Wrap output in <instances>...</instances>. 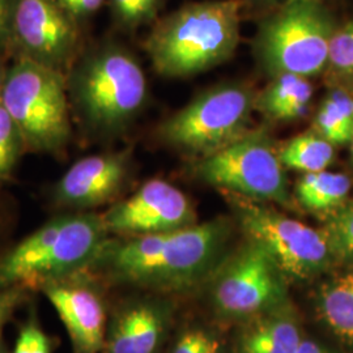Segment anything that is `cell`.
<instances>
[{
  "instance_id": "7a4b0ae2",
  "label": "cell",
  "mask_w": 353,
  "mask_h": 353,
  "mask_svg": "<svg viewBox=\"0 0 353 353\" xmlns=\"http://www.w3.org/2000/svg\"><path fill=\"white\" fill-rule=\"evenodd\" d=\"M71 113L90 135L125 130L147 100V79L137 58L117 45L80 54L65 75Z\"/></svg>"
},
{
  "instance_id": "d4e9b609",
  "label": "cell",
  "mask_w": 353,
  "mask_h": 353,
  "mask_svg": "<svg viewBox=\"0 0 353 353\" xmlns=\"http://www.w3.org/2000/svg\"><path fill=\"white\" fill-rule=\"evenodd\" d=\"M172 353H221V344L212 332L190 328L178 338Z\"/></svg>"
},
{
  "instance_id": "d6a6232c",
  "label": "cell",
  "mask_w": 353,
  "mask_h": 353,
  "mask_svg": "<svg viewBox=\"0 0 353 353\" xmlns=\"http://www.w3.org/2000/svg\"><path fill=\"white\" fill-rule=\"evenodd\" d=\"M0 58H3V57H0ZM6 76H7V71L4 70L1 61H0V101H1V94H3L4 84H6Z\"/></svg>"
},
{
  "instance_id": "8992f818",
  "label": "cell",
  "mask_w": 353,
  "mask_h": 353,
  "mask_svg": "<svg viewBox=\"0 0 353 353\" xmlns=\"http://www.w3.org/2000/svg\"><path fill=\"white\" fill-rule=\"evenodd\" d=\"M336 23L322 0H287L261 24L255 51L270 75L319 74Z\"/></svg>"
},
{
  "instance_id": "ac0fdd59",
  "label": "cell",
  "mask_w": 353,
  "mask_h": 353,
  "mask_svg": "<svg viewBox=\"0 0 353 353\" xmlns=\"http://www.w3.org/2000/svg\"><path fill=\"white\" fill-rule=\"evenodd\" d=\"M318 312L341 341L353 347V272L325 283L318 293Z\"/></svg>"
},
{
  "instance_id": "9c48e42d",
  "label": "cell",
  "mask_w": 353,
  "mask_h": 353,
  "mask_svg": "<svg viewBox=\"0 0 353 353\" xmlns=\"http://www.w3.org/2000/svg\"><path fill=\"white\" fill-rule=\"evenodd\" d=\"M234 196L233 203L243 232L249 240L265 248L285 278L309 280L327 270L334 256L322 230L287 217L261 202Z\"/></svg>"
},
{
  "instance_id": "277c9868",
  "label": "cell",
  "mask_w": 353,
  "mask_h": 353,
  "mask_svg": "<svg viewBox=\"0 0 353 353\" xmlns=\"http://www.w3.org/2000/svg\"><path fill=\"white\" fill-rule=\"evenodd\" d=\"M109 240L102 216L61 214L0 256V288H38L88 270Z\"/></svg>"
},
{
  "instance_id": "83f0119b",
  "label": "cell",
  "mask_w": 353,
  "mask_h": 353,
  "mask_svg": "<svg viewBox=\"0 0 353 353\" xmlns=\"http://www.w3.org/2000/svg\"><path fill=\"white\" fill-rule=\"evenodd\" d=\"M13 1L0 0V57L12 50Z\"/></svg>"
},
{
  "instance_id": "f1b7e54d",
  "label": "cell",
  "mask_w": 353,
  "mask_h": 353,
  "mask_svg": "<svg viewBox=\"0 0 353 353\" xmlns=\"http://www.w3.org/2000/svg\"><path fill=\"white\" fill-rule=\"evenodd\" d=\"M72 17H83L96 12L103 0H57Z\"/></svg>"
},
{
  "instance_id": "ffe728a7",
  "label": "cell",
  "mask_w": 353,
  "mask_h": 353,
  "mask_svg": "<svg viewBox=\"0 0 353 353\" xmlns=\"http://www.w3.org/2000/svg\"><path fill=\"white\" fill-rule=\"evenodd\" d=\"M314 131L335 145L350 144L353 135V97L341 89L330 92L321 103Z\"/></svg>"
},
{
  "instance_id": "30bf717a",
  "label": "cell",
  "mask_w": 353,
  "mask_h": 353,
  "mask_svg": "<svg viewBox=\"0 0 353 353\" xmlns=\"http://www.w3.org/2000/svg\"><path fill=\"white\" fill-rule=\"evenodd\" d=\"M284 279L265 248L249 240L217 272L212 288L214 307L230 318L265 313L285 301Z\"/></svg>"
},
{
  "instance_id": "6da1fadb",
  "label": "cell",
  "mask_w": 353,
  "mask_h": 353,
  "mask_svg": "<svg viewBox=\"0 0 353 353\" xmlns=\"http://www.w3.org/2000/svg\"><path fill=\"white\" fill-rule=\"evenodd\" d=\"M224 220L170 232L106 241L88 270L123 284L157 290H182L205 278L224 252Z\"/></svg>"
},
{
  "instance_id": "d6986e66",
  "label": "cell",
  "mask_w": 353,
  "mask_h": 353,
  "mask_svg": "<svg viewBox=\"0 0 353 353\" xmlns=\"http://www.w3.org/2000/svg\"><path fill=\"white\" fill-rule=\"evenodd\" d=\"M351 186L350 176L343 173H303L296 185V198L309 211L330 214L347 201Z\"/></svg>"
},
{
  "instance_id": "4316f807",
  "label": "cell",
  "mask_w": 353,
  "mask_h": 353,
  "mask_svg": "<svg viewBox=\"0 0 353 353\" xmlns=\"http://www.w3.org/2000/svg\"><path fill=\"white\" fill-rule=\"evenodd\" d=\"M24 290L26 288L23 287L0 288V335L10 316H12L17 306L24 301Z\"/></svg>"
},
{
  "instance_id": "836d02e7",
  "label": "cell",
  "mask_w": 353,
  "mask_h": 353,
  "mask_svg": "<svg viewBox=\"0 0 353 353\" xmlns=\"http://www.w3.org/2000/svg\"><path fill=\"white\" fill-rule=\"evenodd\" d=\"M350 145H351V163L353 165V135L352 139H351V143H350Z\"/></svg>"
},
{
  "instance_id": "7402d4cb",
  "label": "cell",
  "mask_w": 353,
  "mask_h": 353,
  "mask_svg": "<svg viewBox=\"0 0 353 353\" xmlns=\"http://www.w3.org/2000/svg\"><path fill=\"white\" fill-rule=\"evenodd\" d=\"M321 230L327 240L334 259L353 261V199L345 201L330 212Z\"/></svg>"
},
{
  "instance_id": "7c38bea8",
  "label": "cell",
  "mask_w": 353,
  "mask_h": 353,
  "mask_svg": "<svg viewBox=\"0 0 353 353\" xmlns=\"http://www.w3.org/2000/svg\"><path fill=\"white\" fill-rule=\"evenodd\" d=\"M109 234L132 237L170 232L195 224L188 196L164 179H150L130 198L102 214Z\"/></svg>"
},
{
  "instance_id": "4dcf8cb0",
  "label": "cell",
  "mask_w": 353,
  "mask_h": 353,
  "mask_svg": "<svg viewBox=\"0 0 353 353\" xmlns=\"http://www.w3.org/2000/svg\"><path fill=\"white\" fill-rule=\"evenodd\" d=\"M296 353H334L319 343L310 339H303Z\"/></svg>"
},
{
  "instance_id": "5bb4252c",
  "label": "cell",
  "mask_w": 353,
  "mask_h": 353,
  "mask_svg": "<svg viewBox=\"0 0 353 353\" xmlns=\"http://www.w3.org/2000/svg\"><path fill=\"white\" fill-rule=\"evenodd\" d=\"M130 164V154L125 151L80 159L54 185L52 201L74 212L110 202L123 188Z\"/></svg>"
},
{
  "instance_id": "8fae6325",
  "label": "cell",
  "mask_w": 353,
  "mask_h": 353,
  "mask_svg": "<svg viewBox=\"0 0 353 353\" xmlns=\"http://www.w3.org/2000/svg\"><path fill=\"white\" fill-rule=\"evenodd\" d=\"M12 50L67 75L81 54L75 17L57 0H14Z\"/></svg>"
},
{
  "instance_id": "3957f363",
  "label": "cell",
  "mask_w": 353,
  "mask_h": 353,
  "mask_svg": "<svg viewBox=\"0 0 353 353\" xmlns=\"http://www.w3.org/2000/svg\"><path fill=\"white\" fill-rule=\"evenodd\" d=\"M241 8V0H207L168 16L145 43L153 68L185 77L225 62L240 41Z\"/></svg>"
},
{
  "instance_id": "5b68a950",
  "label": "cell",
  "mask_w": 353,
  "mask_h": 353,
  "mask_svg": "<svg viewBox=\"0 0 353 353\" xmlns=\"http://www.w3.org/2000/svg\"><path fill=\"white\" fill-rule=\"evenodd\" d=\"M1 102L19 127L26 151L59 154L65 150L72 134L65 76L16 57L7 70Z\"/></svg>"
},
{
  "instance_id": "4fadbf2b",
  "label": "cell",
  "mask_w": 353,
  "mask_h": 353,
  "mask_svg": "<svg viewBox=\"0 0 353 353\" xmlns=\"http://www.w3.org/2000/svg\"><path fill=\"white\" fill-rule=\"evenodd\" d=\"M88 270L39 287L70 336L74 353H101L106 339V310Z\"/></svg>"
},
{
  "instance_id": "e0dca14e",
  "label": "cell",
  "mask_w": 353,
  "mask_h": 353,
  "mask_svg": "<svg viewBox=\"0 0 353 353\" xmlns=\"http://www.w3.org/2000/svg\"><path fill=\"white\" fill-rule=\"evenodd\" d=\"M312 97L313 87L306 77L281 74L255 97V109L272 121H297L309 112Z\"/></svg>"
},
{
  "instance_id": "484cf974",
  "label": "cell",
  "mask_w": 353,
  "mask_h": 353,
  "mask_svg": "<svg viewBox=\"0 0 353 353\" xmlns=\"http://www.w3.org/2000/svg\"><path fill=\"white\" fill-rule=\"evenodd\" d=\"M12 353H51V339L36 321H28L19 332Z\"/></svg>"
},
{
  "instance_id": "44dd1931",
  "label": "cell",
  "mask_w": 353,
  "mask_h": 353,
  "mask_svg": "<svg viewBox=\"0 0 353 353\" xmlns=\"http://www.w3.org/2000/svg\"><path fill=\"white\" fill-rule=\"evenodd\" d=\"M278 153L284 166L303 173H316L326 170L332 163L334 145L314 131L288 140Z\"/></svg>"
},
{
  "instance_id": "cb8c5ba5",
  "label": "cell",
  "mask_w": 353,
  "mask_h": 353,
  "mask_svg": "<svg viewBox=\"0 0 353 353\" xmlns=\"http://www.w3.org/2000/svg\"><path fill=\"white\" fill-rule=\"evenodd\" d=\"M328 64L336 72L353 77V17L335 28L330 43Z\"/></svg>"
},
{
  "instance_id": "2e32d148",
  "label": "cell",
  "mask_w": 353,
  "mask_h": 353,
  "mask_svg": "<svg viewBox=\"0 0 353 353\" xmlns=\"http://www.w3.org/2000/svg\"><path fill=\"white\" fill-rule=\"evenodd\" d=\"M301 341L293 310L283 303L249 326L241 338L239 353H296Z\"/></svg>"
},
{
  "instance_id": "9a60e30c",
  "label": "cell",
  "mask_w": 353,
  "mask_h": 353,
  "mask_svg": "<svg viewBox=\"0 0 353 353\" xmlns=\"http://www.w3.org/2000/svg\"><path fill=\"white\" fill-rule=\"evenodd\" d=\"M168 314L153 301L128 303L106 331L103 353H156L164 338Z\"/></svg>"
},
{
  "instance_id": "ba28073f",
  "label": "cell",
  "mask_w": 353,
  "mask_h": 353,
  "mask_svg": "<svg viewBox=\"0 0 353 353\" xmlns=\"http://www.w3.org/2000/svg\"><path fill=\"white\" fill-rule=\"evenodd\" d=\"M196 174L208 185L252 201L290 203L284 165L263 130L248 131L224 148L204 156Z\"/></svg>"
},
{
  "instance_id": "f546056e",
  "label": "cell",
  "mask_w": 353,
  "mask_h": 353,
  "mask_svg": "<svg viewBox=\"0 0 353 353\" xmlns=\"http://www.w3.org/2000/svg\"><path fill=\"white\" fill-rule=\"evenodd\" d=\"M159 0H135L138 23L150 20L157 8Z\"/></svg>"
},
{
  "instance_id": "1f68e13d",
  "label": "cell",
  "mask_w": 353,
  "mask_h": 353,
  "mask_svg": "<svg viewBox=\"0 0 353 353\" xmlns=\"http://www.w3.org/2000/svg\"><path fill=\"white\" fill-rule=\"evenodd\" d=\"M252 3H255L256 6L261 7H278L281 3L287 1V0H252Z\"/></svg>"
},
{
  "instance_id": "52a82bcc",
  "label": "cell",
  "mask_w": 353,
  "mask_h": 353,
  "mask_svg": "<svg viewBox=\"0 0 353 353\" xmlns=\"http://www.w3.org/2000/svg\"><path fill=\"white\" fill-rule=\"evenodd\" d=\"M255 97L240 84H223L205 90L169 117L159 128L166 144L208 156L248 132Z\"/></svg>"
},
{
  "instance_id": "603a6c76",
  "label": "cell",
  "mask_w": 353,
  "mask_h": 353,
  "mask_svg": "<svg viewBox=\"0 0 353 353\" xmlns=\"http://www.w3.org/2000/svg\"><path fill=\"white\" fill-rule=\"evenodd\" d=\"M26 151L19 127L0 101V182L11 178L19 159Z\"/></svg>"
}]
</instances>
